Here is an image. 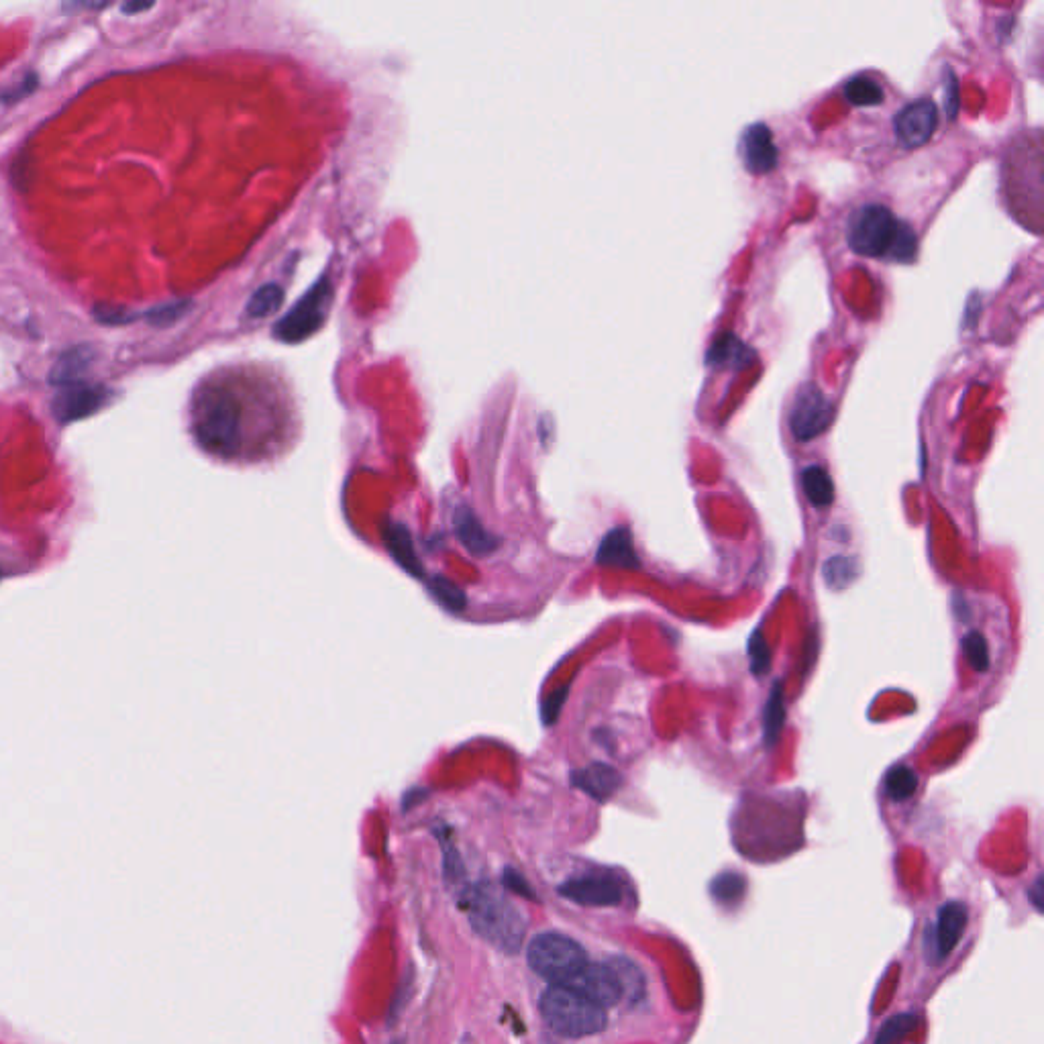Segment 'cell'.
<instances>
[{"label":"cell","instance_id":"obj_1","mask_svg":"<svg viewBox=\"0 0 1044 1044\" xmlns=\"http://www.w3.org/2000/svg\"><path fill=\"white\" fill-rule=\"evenodd\" d=\"M547 1026L565 1038H584L602 1032L606 1012L567 985H551L539 1002Z\"/></svg>","mask_w":1044,"mask_h":1044},{"label":"cell","instance_id":"obj_2","mask_svg":"<svg viewBox=\"0 0 1044 1044\" xmlns=\"http://www.w3.org/2000/svg\"><path fill=\"white\" fill-rule=\"evenodd\" d=\"M467 912L474 928L486 941L508 953L518 951L525 936V920L500 894L484 885L476 887L467 896Z\"/></svg>","mask_w":1044,"mask_h":1044},{"label":"cell","instance_id":"obj_3","mask_svg":"<svg viewBox=\"0 0 1044 1044\" xmlns=\"http://www.w3.org/2000/svg\"><path fill=\"white\" fill-rule=\"evenodd\" d=\"M194 433L206 451L233 455L241 443V410L237 400L221 390L202 396L194 414Z\"/></svg>","mask_w":1044,"mask_h":1044},{"label":"cell","instance_id":"obj_4","mask_svg":"<svg viewBox=\"0 0 1044 1044\" xmlns=\"http://www.w3.org/2000/svg\"><path fill=\"white\" fill-rule=\"evenodd\" d=\"M527 959L537 975L559 985L567 983L588 963V955L582 945L559 932H543L533 936L527 949Z\"/></svg>","mask_w":1044,"mask_h":1044},{"label":"cell","instance_id":"obj_5","mask_svg":"<svg viewBox=\"0 0 1044 1044\" xmlns=\"http://www.w3.org/2000/svg\"><path fill=\"white\" fill-rule=\"evenodd\" d=\"M902 223L890 208L881 204H865L853 215L847 231L849 245L855 253L867 257L890 255Z\"/></svg>","mask_w":1044,"mask_h":1044},{"label":"cell","instance_id":"obj_6","mask_svg":"<svg viewBox=\"0 0 1044 1044\" xmlns=\"http://www.w3.org/2000/svg\"><path fill=\"white\" fill-rule=\"evenodd\" d=\"M331 304V286L329 280H321L312 288L276 327V337L288 343H296L300 339L310 337L327 319V310Z\"/></svg>","mask_w":1044,"mask_h":1044},{"label":"cell","instance_id":"obj_7","mask_svg":"<svg viewBox=\"0 0 1044 1044\" xmlns=\"http://www.w3.org/2000/svg\"><path fill=\"white\" fill-rule=\"evenodd\" d=\"M832 404L816 384H806L798 390L792 412L790 429L802 443L822 435L832 423Z\"/></svg>","mask_w":1044,"mask_h":1044},{"label":"cell","instance_id":"obj_8","mask_svg":"<svg viewBox=\"0 0 1044 1044\" xmlns=\"http://www.w3.org/2000/svg\"><path fill=\"white\" fill-rule=\"evenodd\" d=\"M559 894L580 906H592V908H604V906H616L622 900V887L620 881L606 871H592L578 877L567 879L561 887Z\"/></svg>","mask_w":1044,"mask_h":1044},{"label":"cell","instance_id":"obj_9","mask_svg":"<svg viewBox=\"0 0 1044 1044\" xmlns=\"http://www.w3.org/2000/svg\"><path fill=\"white\" fill-rule=\"evenodd\" d=\"M563 985L578 991L602 1010L616 1006L624 998L620 979L610 963H586Z\"/></svg>","mask_w":1044,"mask_h":1044},{"label":"cell","instance_id":"obj_10","mask_svg":"<svg viewBox=\"0 0 1044 1044\" xmlns=\"http://www.w3.org/2000/svg\"><path fill=\"white\" fill-rule=\"evenodd\" d=\"M109 400V390L102 386H88V384H72L64 386L58 396L54 398V414L56 419L64 425L86 419V416L100 410Z\"/></svg>","mask_w":1044,"mask_h":1044},{"label":"cell","instance_id":"obj_11","mask_svg":"<svg viewBox=\"0 0 1044 1044\" xmlns=\"http://www.w3.org/2000/svg\"><path fill=\"white\" fill-rule=\"evenodd\" d=\"M896 135L904 147H920L930 141L938 125L934 102L928 98L906 104L896 117Z\"/></svg>","mask_w":1044,"mask_h":1044},{"label":"cell","instance_id":"obj_12","mask_svg":"<svg viewBox=\"0 0 1044 1044\" xmlns=\"http://www.w3.org/2000/svg\"><path fill=\"white\" fill-rule=\"evenodd\" d=\"M741 155L745 168L751 174L761 176L771 172L777 166V147L771 129L763 123L747 127L741 139Z\"/></svg>","mask_w":1044,"mask_h":1044},{"label":"cell","instance_id":"obj_13","mask_svg":"<svg viewBox=\"0 0 1044 1044\" xmlns=\"http://www.w3.org/2000/svg\"><path fill=\"white\" fill-rule=\"evenodd\" d=\"M453 531L461 545L478 557H486L498 549V539L490 535L474 510L469 506H459L453 512Z\"/></svg>","mask_w":1044,"mask_h":1044},{"label":"cell","instance_id":"obj_14","mask_svg":"<svg viewBox=\"0 0 1044 1044\" xmlns=\"http://www.w3.org/2000/svg\"><path fill=\"white\" fill-rule=\"evenodd\" d=\"M571 783L596 802H606L622 786V775L608 763H590L571 773Z\"/></svg>","mask_w":1044,"mask_h":1044},{"label":"cell","instance_id":"obj_15","mask_svg":"<svg viewBox=\"0 0 1044 1044\" xmlns=\"http://www.w3.org/2000/svg\"><path fill=\"white\" fill-rule=\"evenodd\" d=\"M967 926V908L961 902H949L938 910L936 926H934V949L936 957L945 959L953 953L957 943Z\"/></svg>","mask_w":1044,"mask_h":1044},{"label":"cell","instance_id":"obj_16","mask_svg":"<svg viewBox=\"0 0 1044 1044\" xmlns=\"http://www.w3.org/2000/svg\"><path fill=\"white\" fill-rule=\"evenodd\" d=\"M596 563L624 567V569H639L641 561H639V555L635 553L631 531L624 527L612 529L598 547Z\"/></svg>","mask_w":1044,"mask_h":1044},{"label":"cell","instance_id":"obj_17","mask_svg":"<svg viewBox=\"0 0 1044 1044\" xmlns=\"http://www.w3.org/2000/svg\"><path fill=\"white\" fill-rule=\"evenodd\" d=\"M382 537H384L388 553L396 559V563L400 567H404L410 573V576H416V578L425 576L421 559L414 551L412 537H410V533H408V529L404 525H398V522H390V525H386Z\"/></svg>","mask_w":1044,"mask_h":1044},{"label":"cell","instance_id":"obj_18","mask_svg":"<svg viewBox=\"0 0 1044 1044\" xmlns=\"http://www.w3.org/2000/svg\"><path fill=\"white\" fill-rule=\"evenodd\" d=\"M755 359V351L749 349L739 337L735 335H722L714 341V345L708 351V363L716 365V368H730V370H743L751 365Z\"/></svg>","mask_w":1044,"mask_h":1044},{"label":"cell","instance_id":"obj_19","mask_svg":"<svg viewBox=\"0 0 1044 1044\" xmlns=\"http://www.w3.org/2000/svg\"><path fill=\"white\" fill-rule=\"evenodd\" d=\"M94 359V351L86 345H78V347H72L68 349L60 359L58 363L54 365V370H51L49 374V382L56 384L60 388L64 386H72V384H78L80 378L86 374V370L90 368V363Z\"/></svg>","mask_w":1044,"mask_h":1044},{"label":"cell","instance_id":"obj_20","mask_svg":"<svg viewBox=\"0 0 1044 1044\" xmlns=\"http://www.w3.org/2000/svg\"><path fill=\"white\" fill-rule=\"evenodd\" d=\"M783 722H786V702H783V684L775 682L771 686L765 712H763V743L773 747L779 741Z\"/></svg>","mask_w":1044,"mask_h":1044},{"label":"cell","instance_id":"obj_21","mask_svg":"<svg viewBox=\"0 0 1044 1044\" xmlns=\"http://www.w3.org/2000/svg\"><path fill=\"white\" fill-rule=\"evenodd\" d=\"M802 488L808 502L816 508H826L834 500V484L828 472L820 465H810L802 472Z\"/></svg>","mask_w":1044,"mask_h":1044},{"label":"cell","instance_id":"obj_22","mask_svg":"<svg viewBox=\"0 0 1044 1044\" xmlns=\"http://www.w3.org/2000/svg\"><path fill=\"white\" fill-rule=\"evenodd\" d=\"M822 576H824L828 588L845 590L859 576L857 559L855 557H847V555H834V557L826 559V563L822 567Z\"/></svg>","mask_w":1044,"mask_h":1044},{"label":"cell","instance_id":"obj_23","mask_svg":"<svg viewBox=\"0 0 1044 1044\" xmlns=\"http://www.w3.org/2000/svg\"><path fill=\"white\" fill-rule=\"evenodd\" d=\"M918 790V775L908 765H896L885 775V794L894 802L912 798Z\"/></svg>","mask_w":1044,"mask_h":1044},{"label":"cell","instance_id":"obj_24","mask_svg":"<svg viewBox=\"0 0 1044 1044\" xmlns=\"http://www.w3.org/2000/svg\"><path fill=\"white\" fill-rule=\"evenodd\" d=\"M845 96L855 107H875L883 102V88L867 76H855L845 84Z\"/></svg>","mask_w":1044,"mask_h":1044},{"label":"cell","instance_id":"obj_25","mask_svg":"<svg viewBox=\"0 0 1044 1044\" xmlns=\"http://www.w3.org/2000/svg\"><path fill=\"white\" fill-rule=\"evenodd\" d=\"M429 588H431V594L435 596V600L439 604H443L447 610L463 612L467 608V598H465L463 590L459 586H455L453 582H449L447 578H443V576L433 578Z\"/></svg>","mask_w":1044,"mask_h":1044},{"label":"cell","instance_id":"obj_26","mask_svg":"<svg viewBox=\"0 0 1044 1044\" xmlns=\"http://www.w3.org/2000/svg\"><path fill=\"white\" fill-rule=\"evenodd\" d=\"M280 304H282V288L276 284H268L253 294V298L247 304V315L261 319V317L270 315V312L278 310Z\"/></svg>","mask_w":1044,"mask_h":1044},{"label":"cell","instance_id":"obj_27","mask_svg":"<svg viewBox=\"0 0 1044 1044\" xmlns=\"http://www.w3.org/2000/svg\"><path fill=\"white\" fill-rule=\"evenodd\" d=\"M963 645V651H965V657L969 661V665L979 671V673H985L989 669V647H987V641L981 633L977 631H971L963 637L961 641Z\"/></svg>","mask_w":1044,"mask_h":1044},{"label":"cell","instance_id":"obj_28","mask_svg":"<svg viewBox=\"0 0 1044 1044\" xmlns=\"http://www.w3.org/2000/svg\"><path fill=\"white\" fill-rule=\"evenodd\" d=\"M190 308V302L186 300H180V302H170V304H160V306H153L145 312V319L153 325V327H170L174 325L176 321H180L186 312Z\"/></svg>","mask_w":1044,"mask_h":1044},{"label":"cell","instance_id":"obj_29","mask_svg":"<svg viewBox=\"0 0 1044 1044\" xmlns=\"http://www.w3.org/2000/svg\"><path fill=\"white\" fill-rule=\"evenodd\" d=\"M916 1026V1016L914 1014H900L892 1020H887L879 1034H877V1040L875 1044H896L900 1042L906 1034H910Z\"/></svg>","mask_w":1044,"mask_h":1044},{"label":"cell","instance_id":"obj_30","mask_svg":"<svg viewBox=\"0 0 1044 1044\" xmlns=\"http://www.w3.org/2000/svg\"><path fill=\"white\" fill-rule=\"evenodd\" d=\"M612 969L616 971L618 979H620V985H622V996H633V998H639L643 994V977L639 973V969L626 959H616L614 963H610Z\"/></svg>","mask_w":1044,"mask_h":1044},{"label":"cell","instance_id":"obj_31","mask_svg":"<svg viewBox=\"0 0 1044 1044\" xmlns=\"http://www.w3.org/2000/svg\"><path fill=\"white\" fill-rule=\"evenodd\" d=\"M749 661H751V671L757 677L765 675L771 667V651L759 629L749 639Z\"/></svg>","mask_w":1044,"mask_h":1044},{"label":"cell","instance_id":"obj_32","mask_svg":"<svg viewBox=\"0 0 1044 1044\" xmlns=\"http://www.w3.org/2000/svg\"><path fill=\"white\" fill-rule=\"evenodd\" d=\"M914 253H916V233L912 231V227L902 223L900 233L896 237V243H894V247H892V251H890V255H887V257L898 259V261H910L914 257Z\"/></svg>","mask_w":1044,"mask_h":1044},{"label":"cell","instance_id":"obj_33","mask_svg":"<svg viewBox=\"0 0 1044 1044\" xmlns=\"http://www.w3.org/2000/svg\"><path fill=\"white\" fill-rule=\"evenodd\" d=\"M94 317L104 325H125L129 321L137 319V315H133L129 308H121V306H96Z\"/></svg>","mask_w":1044,"mask_h":1044},{"label":"cell","instance_id":"obj_34","mask_svg":"<svg viewBox=\"0 0 1044 1044\" xmlns=\"http://www.w3.org/2000/svg\"><path fill=\"white\" fill-rule=\"evenodd\" d=\"M567 692H569L567 686H565V688H559L555 694H551V696L543 702L541 716H543V722H545L547 726H551V724L559 718V712H561V708H563V704H565V700H567Z\"/></svg>","mask_w":1044,"mask_h":1044},{"label":"cell","instance_id":"obj_35","mask_svg":"<svg viewBox=\"0 0 1044 1044\" xmlns=\"http://www.w3.org/2000/svg\"><path fill=\"white\" fill-rule=\"evenodd\" d=\"M504 883L510 887V890H514L516 894L520 896H527V898H533V890L529 887V883L525 881V877H522L520 873L512 871V869H506L504 871Z\"/></svg>","mask_w":1044,"mask_h":1044},{"label":"cell","instance_id":"obj_36","mask_svg":"<svg viewBox=\"0 0 1044 1044\" xmlns=\"http://www.w3.org/2000/svg\"><path fill=\"white\" fill-rule=\"evenodd\" d=\"M149 9H153V3H127V5L121 7L123 13H131V15L141 13V11H149Z\"/></svg>","mask_w":1044,"mask_h":1044},{"label":"cell","instance_id":"obj_37","mask_svg":"<svg viewBox=\"0 0 1044 1044\" xmlns=\"http://www.w3.org/2000/svg\"><path fill=\"white\" fill-rule=\"evenodd\" d=\"M1032 900H1034L1036 908L1042 910V879H1040V877L1034 881V887H1032Z\"/></svg>","mask_w":1044,"mask_h":1044},{"label":"cell","instance_id":"obj_38","mask_svg":"<svg viewBox=\"0 0 1044 1044\" xmlns=\"http://www.w3.org/2000/svg\"><path fill=\"white\" fill-rule=\"evenodd\" d=\"M394 1044H398V1042H394Z\"/></svg>","mask_w":1044,"mask_h":1044}]
</instances>
